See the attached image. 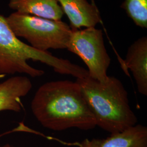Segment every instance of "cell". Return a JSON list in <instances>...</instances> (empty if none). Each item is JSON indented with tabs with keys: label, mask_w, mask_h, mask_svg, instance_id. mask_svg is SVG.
Masks as SVG:
<instances>
[{
	"label": "cell",
	"mask_w": 147,
	"mask_h": 147,
	"mask_svg": "<svg viewBox=\"0 0 147 147\" xmlns=\"http://www.w3.org/2000/svg\"><path fill=\"white\" fill-rule=\"evenodd\" d=\"M130 69L136 83L138 92L147 95V37L137 39L129 47L124 61Z\"/></svg>",
	"instance_id": "cell-7"
},
{
	"label": "cell",
	"mask_w": 147,
	"mask_h": 147,
	"mask_svg": "<svg viewBox=\"0 0 147 147\" xmlns=\"http://www.w3.org/2000/svg\"><path fill=\"white\" fill-rule=\"evenodd\" d=\"M100 147H147V127L141 124L111 134L102 139Z\"/></svg>",
	"instance_id": "cell-10"
},
{
	"label": "cell",
	"mask_w": 147,
	"mask_h": 147,
	"mask_svg": "<svg viewBox=\"0 0 147 147\" xmlns=\"http://www.w3.org/2000/svg\"><path fill=\"white\" fill-rule=\"evenodd\" d=\"M5 76L3 75H0V78H3Z\"/></svg>",
	"instance_id": "cell-15"
},
{
	"label": "cell",
	"mask_w": 147,
	"mask_h": 147,
	"mask_svg": "<svg viewBox=\"0 0 147 147\" xmlns=\"http://www.w3.org/2000/svg\"><path fill=\"white\" fill-rule=\"evenodd\" d=\"M18 38L26 40L37 50L66 49L72 30L65 22L14 12L6 17Z\"/></svg>",
	"instance_id": "cell-4"
},
{
	"label": "cell",
	"mask_w": 147,
	"mask_h": 147,
	"mask_svg": "<svg viewBox=\"0 0 147 147\" xmlns=\"http://www.w3.org/2000/svg\"><path fill=\"white\" fill-rule=\"evenodd\" d=\"M32 88L31 80L25 76H15L0 84V112H19L22 110L21 99Z\"/></svg>",
	"instance_id": "cell-8"
},
{
	"label": "cell",
	"mask_w": 147,
	"mask_h": 147,
	"mask_svg": "<svg viewBox=\"0 0 147 147\" xmlns=\"http://www.w3.org/2000/svg\"><path fill=\"white\" fill-rule=\"evenodd\" d=\"M94 117L96 125L110 134L122 131L137 124L129 104L128 93L121 80L109 76L102 84L90 77L76 79Z\"/></svg>",
	"instance_id": "cell-2"
},
{
	"label": "cell",
	"mask_w": 147,
	"mask_h": 147,
	"mask_svg": "<svg viewBox=\"0 0 147 147\" xmlns=\"http://www.w3.org/2000/svg\"><path fill=\"white\" fill-rule=\"evenodd\" d=\"M90 1L91 3H92V4H95V0H90Z\"/></svg>",
	"instance_id": "cell-14"
},
{
	"label": "cell",
	"mask_w": 147,
	"mask_h": 147,
	"mask_svg": "<svg viewBox=\"0 0 147 147\" xmlns=\"http://www.w3.org/2000/svg\"><path fill=\"white\" fill-rule=\"evenodd\" d=\"M102 139H86L80 144L79 147H100Z\"/></svg>",
	"instance_id": "cell-12"
},
{
	"label": "cell",
	"mask_w": 147,
	"mask_h": 147,
	"mask_svg": "<svg viewBox=\"0 0 147 147\" xmlns=\"http://www.w3.org/2000/svg\"><path fill=\"white\" fill-rule=\"evenodd\" d=\"M66 49L83 61L90 78L102 84L107 81L111 60L101 29L91 27L72 30Z\"/></svg>",
	"instance_id": "cell-5"
},
{
	"label": "cell",
	"mask_w": 147,
	"mask_h": 147,
	"mask_svg": "<svg viewBox=\"0 0 147 147\" xmlns=\"http://www.w3.org/2000/svg\"><path fill=\"white\" fill-rule=\"evenodd\" d=\"M0 147H13V146H11L10 144H5V145H3V146H1Z\"/></svg>",
	"instance_id": "cell-13"
},
{
	"label": "cell",
	"mask_w": 147,
	"mask_h": 147,
	"mask_svg": "<svg viewBox=\"0 0 147 147\" xmlns=\"http://www.w3.org/2000/svg\"><path fill=\"white\" fill-rule=\"evenodd\" d=\"M29 60L45 64L57 73L76 79L88 76L87 70L68 59L56 57L23 42L13 31L6 17L0 14V75L22 74L33 78L43 75L44 71L32 67L28 63Z\"/></svg>",
	"instance_id": "cell-3"
},
{
	"label": "cell",
	"mask_w": 147,
	"mask_h": 147,
	"mask_svg": "<svg viewBox=\"0 0 147 147\" xmlns=\"http://www.w3.org/2000/svg\"><path fill=\"white\" fill-rule=\"evenodd\" d=\"M8 6L14 12L56 21L64 16L56 0H10Z\"/></svg>",
	"instance_id": "cell-9"
},
{
	"label": "cell",
	"mask_w": 147,
	"mask_h": 147,
	"mask_svg": "<svg viewBox=\"0 0 147 147\" xmlns=\"http://www.w3.org/2000/svg\"><path fill=\"white\" fill-rule=\"evenodd\" d=\"M121 8L137 26L147 28V0H124Z\"/></svg>",
	"instance_id": "cell-11"
},
{
	"label": "cell",
	"mask_w": 147,
	"mask_h": 147,
	"mask_svg": "<svg viewBox=\"0 0 147 147\" xmlns=\"http://www.w3.org/2000/svg\"><path fill=\"white\" fill-rule=\"evenodd\" d=\"M33 116L45 128L56 131L95 128L94 117L75 81L47 82L37 89L31 104Z\"/></svg>",
	"instance_id": "cell-1"
},
{
	"label": "cell",
	"mask_w": 147,
	"mask_h": 147,
	"mask_svg": "<svg viewBox=\"0 0 147 147\" xmlns=\"http://www.w3.org/2000/svg\"><path fill=\"white\" fill-rule=\"evenodd\" d=\"M70 22L72 30L95 27L102 22L96 4L87 0H56Z\"/></svg>",
	"instance_id": "cell-6"
}]
</instances>
